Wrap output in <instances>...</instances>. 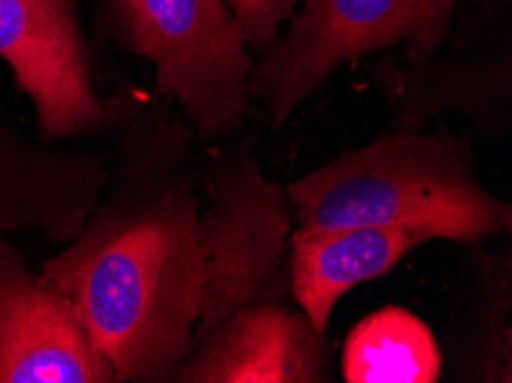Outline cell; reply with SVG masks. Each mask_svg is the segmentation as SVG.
<instances>
[{
  "label": "cell",
  "mask_w": 512,
  "mask_h": 383,
  "mask_svg": "<svg viewBox=\"0 0 512 383\" xmlns=\"http://www.w3.org/2000/svg\"><path fill=\"white\" fill-rule=\"evenodd\" d=\"M138 56L154 65L159 92L177 104L198 140H223L251 111L253 60L228 0H113Z\"/></svg>",
  "instance_id": "277c9868"
},
{
  "label": "cell",
  "mask_w": 512,
  "mask_h": 383,
  "mask_svg": "<svg viewBox=\"0 0 512 383\" xmlns=\"http://www.w3.org/2000/svg\"><path fill=\"white\" fill-rule=\"evenodd\" d=\"M331 347L290 292L239 308L193 354L175 383H327Z\"/></svg>",
  "instance_id": "52a82bcc"
},
{
  "label": "cell",
  "mask_w": 512,
  "mask_h": 383,
  "mask_svg": "<svg viewBox=\"0 0 512 383\" xmlns=\"http://www.w3.org/2000/svg\"><path fill=\"white\" fill-rule=\"evenodd\" d=\"M297 12L253 62L251 101L278 131L347 62L402 46L411 60L432 58L457 0H294Z\"/></svg>",
  "instance_id": "3957f363"
},
{
  "label": "cell",
  "mask_w": 512,
  "mask_h": 383,
  "mask_svg": "<svg viewBox=\"0 0 512 383\" xmlns=\"http://www.w3.org/2000/svg\"><path fill=\"white\" fill-rule=\"evenodd\" d=\"M457 111L490 138H506L512 129L508 67H462L444 72L402 74L391 92V127H423L441 113Z\"/></svg>",
  "instance_id": "30bf717a"
},
{
  "label": "cell",
  "mask_w": 512,
  "mask_h": 383,
  "mask_svg": "<svg viewBox=\"0 0 512 383\" xmlns=\"http://www.w3.org/2000/svg\"><path fill=\"white\" fill-rule=\"evenodd\" d=\"M108 179V156L35 143L0 117V232L79 237Z\"/></svg>",
  "instance_id": "ba28073f"
},
{
  "label": "cell",
  "mask_w": 512,
  "mask_h": 383,
  "mask_svg": "<svg viewBox=\"0 0 512 383\" xmlns=\"http://www.w3.org/2000/svg\"><path fill=\"white\" fill-rule=\"evenodd\" d=\"M292 228L421 230L478 244L512 230L508 202L480 182L469 136L391 127L285 186Z\"/></svg>",
  "instance_id": "7a4b0ae2"
},
{
  "label": "cell",
  "mask_w": 512,
  "mask_h": 383,
  "mask_svg": "<svg viewBox=\"0 0 512 383\" xmlns=\"http://www.w3.org/2000/svg\"><path fill=\"white\" fill-rule=\"evenodd\" d=\"M228 5L253 51H265L294 12V0H228Z\"/></svg>",
  "instance_id": "4fadbf2b"
},
{
  "label": "cell",
  "mask_w": 512,
  "mask_h": 383,
  "mask_svg": "<svg viewBox=\"0 0 512 383\" xmlns=\"http://www.w3.org/2000/svg\"><path fill=\"white\" fill-rule=\"evenodd\" d=\"M79 237L42 264L115 379L175 383L239 308L290 292L285 186L242 147L198 152L182 117L131 115Z\"/></svg>",
  "instance_id": "6da1fadb"
},
{
  "label": "cell",
  "mask_w": 512,
  "mask_h": 383,
  "mask_svg": "<svg viewBox=\"0 0 512 383\" xmlns=\"http://www.w3.org/2000/svg\"><path fill=\"white\" fill-rule=\"evenodd\" d=\"M0 60L33 101L46 143L99 134L136 113L97 92L72 0H0Z\"/></svg>",
  "instance_id": "5b68a950"
},
{
  "label": "cell",
  "mask_w": 512,
  "mask_h": 383,
  "mask_svg": "<svg viewBox=\"0 0 512 383\" xmlns=\"http://www.w3.org/2000/svg\"><path fill=\"white\" fill-rule=\"evenodd\" d=\"M444 374L432 328L400 306H386L361 319L343 347L347 383H434Z\"/></svg>",
  "instance_id": "8fae6325"
},
{
  "label": "cell",
  "mask_w": 512,
  "mask_h": 383,
  "mask_svg": "<svg viewBox=\"0 0 512 383\" xmlns=\"http://www.w3.org/2000/svg\"><path fill=\"white\" fill-rule=\"evenodd\" d=\"M428 241V234L409 228H292L287 239L292 301L317 333L327 335L333 310L347 292L386 276Z\"/></svg>",
  "instance_id": "9c48e42d"
},
{
  "label": "cell",
  "mask_w": 512,
  "mask_h": 383,
  "mask_svg": "<svg viewBox=\"0 0 512 383\" xmlns=\"http://www.w3.org/2000/svg\"><path fill=\"white\" fill-rule=\"evenodd\" d=\"M0 383H118L72 301L0 239Z\"/></svg>",
  "instance_id": "8992f818"
},
{
  "label": "cell",
  "mask_w": 512,
  "mask_h": 383,
  "mask_svg": "<svg viewBox=\"0 0 512 383\" xmlns=\"http://www.w3.org/2000/svg\"><path fill=\"white\" fill-rule=\"evenodd\" d=\"M512 264L510 255H483L478 285L453 342L457 381H512Z\"/></svg>",
  "instance_id": "7c38bea8"
}]
</instances>
